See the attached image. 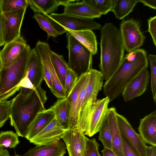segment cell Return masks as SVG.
Returning a JSON list of instances; mask_svg holds the SVG:
<instances>
[{
	"instance_id": "obj_24",
	"label": "cell",
	"mask_w": 156,
	"mask_h": 156,
	"mask_svg": "<svg viewBox=\"0 0 156 156\" xmlns=\"http://www.w3.org/2000/svg\"><path fill=\"white\" fill-rule=\"evenodd\" d=\"M48 109L54 112L55 118L60 126L65 130L68 129L70 105L66 98L58 99Z\"/></svg>"
},
{
	"instance_id": "obj_21",
	"label": "cell",
	"mask_w": 156,
	"mask_h": 156,
	"mask_svg": "<svg viewBox=\"0 0 156 156\" xmlns=\"http://www.w3.org/2000/svg\"><path fill=\"white\" fill-rule=\"evenodd\" d=\"M66 149L64 142L60 140L51 144L36 145L22 156H63Z\"/></svg>"
},
{
	"instance_id": "obj_48",
	"label": "cell",
	"mask_w": 156,
	"mask_h": 156,
	"mask_svg": "<svg viewBox=\"0 0 156 156\" xmlns=\"http://www.w3.org/2000/svg\"><path fill=\"white\" fill-rule=\"evenodd\" d=\"M1 0H0V12H1Z\"/></svg>"
},
{
	"instance_id": "obj_11",
	"label": "cell",
	"mask_w": 156,
	"mask_h": 156,
	"mask_svg": "<svg viewBox=\"0 0 156 156\" xmlns=\"http://www.w3.org/2000/svg\"><path fill=\"white\" fill-rule=\"evenodd\" d=\"M27 9L2 13L5 44L20 36V29Z\"/></svg>"
},
{
	"instance_id": "obj_13",
	"label": "cell",
	"mask_w": 156,
	"mask_h": 156,
	"mask_svg": "<svg viewBox=\"0 0 156 156\" xmlns=\"http://www.w3.org/2000/svg\"><path fill=\"white\" fill-rule=\"evenodd\" d=\"M150 78V73L147 69L134 77L124 87L121 93L124 101H130L144 93L147 89Z\"/></svg>"
},
{
	"instance_id": "obj_37",
	"label": "cell",
	"mask_w": 156,
	"mask_h": 156,
	"mask_svg": "<svg viewBox=\"0 0 156 156\" xmlns=\"http://www.w3.org/2000/svg\"><path fill=\"white\" fill-rule=\"evenodd\" d=\"M11 101L0 102V128L9 118Z\"/></svg>"
},
{
	"instance_id": "obj_42",
	"label": "cell",
	"mask_w": 156,
	"mask_h": 156,
	"mask_svg": "<svg viewBox=\"0 0 156 156\" xmlns=\"http://www.w3.org/2000/svg\"><path fill=\"white\" fill-rule=\"evenodd\" d=\"M5 44L3 20L1 12H0V46Z\"/></svg>"
},
{
	"instance_id": "obj_22",
	"label": "cell",
	"mask_w": 156,
	"mask_h": 156,
	"mask_svg": "<svg viewBox=\"0 0 156 156\" xmlns=\"http://www.w3.org/2000/svg\"><path fill=\"white\" fill-rule=\"evenodd\" d=\"M55 117L54 112L48 109L38 113L31 123L25 138L30 140L45 128Z\"/></svg>"
},
{
	"instance_id": "obj_39",
	"label": "cell",
	"mask_w": 156,
	"mask_h": 156,
	"mask_svg": "<svg viewBox=\"0 0 156 156\" xmlns=\"http://www.w3.org/2000/svg\"><path fill=\"white\" fill-rule=\"evenodd\" d=\"M122 140L124 156H139L136 151L122 136Z\"/></svg>"
},
{
	"instance_id": "obj_17",
	"label": "cell",
	"mask_w": 156,
	"mask_h": 156,
	"mask_svg": "<svg viewBox=\"0 0 156 156\" xmlns=\"http://www.w3.org/2000/svg\"><path fill=\"white\" fill-rule=\"evenodd\" d=\"M138 130L146 144L156 146V110L140 119Z\"/></svg>"
},
{
	"instance_id": "obj_47",
	"label": "cell",
	"mask_w": 156,
	"mask_h": 156,
	"mask_svg": "<svg viewBox=\"0 0 156 156\" xmlns=\"http://www.w3.org/2000/svg\"><path fill=\"white\" fill-rule=\"evenodd\" d=\"M2 67V62L1 57V51H0V69L1 70Z\"/></svg>"
},
{
	"instance_id": "obj_18",
	"label": "cell",
	"mask_w": 156,
	"mask_h": 156,
	"mask_svg": "<svg viewBox=\"0 0 156 156\" xmlns=\"http://www.w3.org/2000/svg\"><path fill=\"white\" fill-rule=\"evenodd\" d=\"M116 110L114 107L108 108L107 118L112 138V150L117 156H124L123 150L122 136L116 119Z\"/></svg>"
},
{
	"instance_id": "obj_15",
	"label": "cell",
	"mask_w": 156,
	"mask_h": 156,
	"mask_svg": "<svg viewBox=\"0 0 156 156\" xmlns=\"http://www.w3.org/2000/svg\"><path fill=\"white\" fill-rule=\"evenodd\" d=\"M66 130L60 126L55 117L45 128L29 141L36 145L53 144L60 140Z\"/></svg>"
},
{
	"instance_id": "obj_23",
	"label": "cell",
	"mask_w": 156,
	"mask_h": 156,
	"mask_svg": "<svg viewBox=\"0 0 156 156\" xmlns=\"http://www.w3.org/2000/svg\"><path fill=\"white\" fill-rule=\"evenodd\" d=\"M76 1L63 0H27L30 8L36 13H41L47 16L57 11L60 5L64 6Z\"/></svg>"
},
{
	"instance_id": "obj_1",
	"label": "cell",
	"mask_w": 156,
	"mask_h": 156,
	"mask_svg": "<svg viewBox=\"0 0 156 156\" xmlns=\"http://www.w3.org/2000/svg\"><path fill=\"white\" fill-rule=\"evenodd\" d=\"M46 92L41 87L35 90L21 87L11 102L9 119L18 136L25 137L37 114L45 110Z\"/></svg>"
},
{
	"instance_id": "obj_46",
	"label": "cell",
	"mask_w": 156,
	"mask_h": 156,
	"mask_svg": "<svg viewBox=\"0 0 156 156\" xmlns=\"http://www.w3.org/2000/svg\"><path fill=\"white\" fill-rule=\"evenodd\" d=\"M0 156H21L16 154L15 156L11 155L6 149L2 148L0 149Z\"/></svg>"
},
{
	"instance_id": "obj_32",
	"label": "cell",
	"mask_w": 156,
	"mask_h": 156,
	"mask_svg": "<svg viewBox=\"0 0 156 156\" xmlns=\"http://www.w3.org/2000/svg\"><path fill=\"white\" fill-rule=\"evenodd\" d=\"M117 0H83L102 15H106L111 10Z\"/></svg>"
},
{
	"instance_id": "obj_33",
	"label": "cell",
	"mask_w": 156,
	"mask_h": 156,
	"mask_svg": "<svg viewBox=\"0 0 156 156\" xmlns=\"http://www.w3.org/2000/svg\"><path fill=\"white\" fill-rule=\"evenodd\" d=\"M99 132L98 140L101 141L104 148L112 149V138L107 118Z\"/></svg>"
},
{
	"instance_id": "obj_2",
	"label": "cell",
	"mask_w": 156,
	"mask_h": 156,
	"mask_svg": "<svg viewBox=\"0 0 156 156\" xmlns=\"http://www.w3.org/2000/svg\"><path fill=\"white\" fill-rule=\"evenodd\" d=\"M148 62L146 51L139 49L124 57L118 68L103 86L105 95L110 101L118 97L128 83L136 75L147 69Z\"/></svg>"
},
{
	"instance_id": "obj_7",
	"label": "cell",
	"mask_w": 156,
	"mask_h": 156,
	"mask_svg": "<svg viewBox=\"0 0 156 156\" xmlns=\"http://www.w3.org/2000/svg\"><path fill=\"white\" fill-rule=\"evenodd\" d=\"M119 30L125 49L129 53L139 49L143 45L145 37L136 20L133 19L123 20L120 23Z\"/></svg>"
},
{
	"instance_id": "obj_10",
	"label": "cell",
	"mask_w": 156,
	"mask_h": 156,
	"mask_svg": "<svg viewBox=\"0 0 156 156\" xmlns=\"http://www.w3.org/2000/svg\"><path fill=\"white\" fill-rule=\"evenodd\" d=\"M116 116L118 125L122 136L139 156H146L147 146L140 135L135 131L124 116L117 112Z\"/></svg>"
},
{
	"instance_id": "obj_41",
	"label": "cell",
	"mask_w": 156,
	"mask_h": 156,
	"mask_svg": "<svg viewBox=\"0 0 156 156\" xmlns=\"http://www.w3.org/2000/svg\"><path fill=\"white\" fill-rule=\"evenodd\" d=\"M20 88L21 87H24L34 90L36 89L26 74L25 77L20 82Z\"/></svg>"
},
{
	"instance_id": "obj_12",
	"label": "cell",
	"mask_w": 156,
	"mask_h": 156,
	"mask_svg": "<svg viewBox=\"0 0 156 156\" xmlns=\"http://www.w3.org/2000/svg\"><path fill=\"white\" fill-rule=\"evenodd\" d=\"M110 102L107 97L97 99L90 113L87 135L91 137L99 131L107 118Z\"/></svg>"
},
{
	"instance_id": "obj_28",
	"label": "cell",
	"mask_w": 156,
	"mask_h": 156,
	"mask_svg": "<svg viewBox=\"0 0 156 156\" xmlns=\"http://www.w3.org/2000/svg\"><path fill=\"white\" fill-rule=\"evenodd\" d=\"M50 55L53 67L65 89V76L69 68L68 64L62 55H58L51 50L50 51Z\"/></svg>"
},
{
	"instance_id": "obj_25",
	"label": "cell",
	"mask_w": 156,
	"mask_h": 156,
	"mask_svg": "<svg viewBox=\"0 0 156 156\" xmlns=\"http://www.w3.org/2000/svg\"><path fill=\"white\" fill-rule=\"evenodd\" d=\"M27 45L25 40L20 36L13 41L5 44L4 48L1 51L2 65L17 57Z\"/></svg>"
},
{
	"instance_id": "obj_8",
	"label": "cell",
	"mask_w": 156,
	"mask_h": 156,
	"mask_svg": "<svg viewBox=\"0 0 156 156\" xmlns=\"http://www.w3.org/2000/svg\"><path fill=\"white\" fill-rule=\"evenodd\" d=\"M42 63L47 68L51 75L52 87L50 89L53 94L58 99L66 98L67 95L53 67L50 55L51 50L48 44L38 41L34 48Z\"/></svg>"
},
{
	"instance_id": "obj_4",
	"label": "cell",
	"mask_w": 156,
	"mask_h": 156,
	"mask_svg": "<svg viewBox=\"0 0 156 156\" xmlns=\"http://www.w3.org/2000/svg\"><path fill=\"white\" fill-rule=\"evenodd\" d=\"M31 49L27 44L16 58L2 65L0 72V101L7 99L20 89V84L26 75Z\"/></svg>"
},
{
	"instance_id": "obj_29",
	"label": "cell",
	"mask_w": 156,
	"mask_h": 156,
	"mask_svg": "<svg viewBox=\"0 0 156 156\" xmlns=\"http://www.w3.org/2000/svg\"><path fill=\"white\" fill-rule=\"evenodd\" d=\"M139 0H117L111 11L116 18L120 20L124 19L133 10Z\"/></svg>"
},
{
	"instance_id": "obj_35",
	"label": "cell",
	"mask_w": 156,
	"mask_h": 156,
	"mask_svg": "<svg viewBox=\"0 0 156 156\" xmlns=\"http://www.w3.org/2000/svg\"><path fill=\"white\" fill-rule=\"evenodd\" d=\"M99 146L95 138L89 139L87 137L86 148L83 156H101L99 151Z\"/></svg>"
},
{
	"instance_id": "obj_38",
	"label": "cell",
	"mask_w": 156,
	"mask_h": 156,
	"mask_svg": "<svg viewBox=\"0 0 156 156\" xmlns=\"http://www.w3.org/2000/svg\"><path fill=\"white\" fill-rule=\"evenodd\" d=\"M148 31L152 37L153 43L156 46V16L150 17L147 20Z\"/></svg>"
},
{
	"instance_id": "obj_16",
	"label": "cell",
	"mask_w": 156,
	"mask_h": 156,
	"mask_svg": "<svg viewBox=\"0 0 156 156\" xmlns=\"http://www.w3.org/2000/svg\"><path fill=\"white\" fill-rule=\"evenodd\" d=\"M88 76V72L81 75L66 97L70 105V113L69 129H77L78 112L77 104L80 91Z\"/></svg>"
},
{
	"instance_id": "obj_40",
	"label": "cell",
	"mask_w": 156,
	"mask_h": 156,
	"mask_svg": "<svg viewBox=\"0 0 156 156\" xmlns=\"http://www.w3.org/2000/svg\"><path fill=\"white\" fill-rule=\"evenodd\" d=\"M42 64L43 67V80L45 81L48 86L51 89L52 87V80L51 75L45 66L42 63Z\"/></svg>"
},
{
	"instance_id": "obj_9",
	"label": "cell",
	"mask_w": 156,
	"mask_h": 156,
	"mask_svg": "<svg viewBox=\"0 0 156 156\" xmlns=\"http://www.w3.org/2000/svg\"><path fill=\"white\" fill-rule=\"evenodd\" d=\"M49 17L59 23L67 30L79 31L86 30H99L101 26L94 19L85 18L63 13H51Z\"/></svg>"
},
{
	"instance_id": "obj_34",
	"label": "cell",
	"mask_w": 156,
	"mask_h": 156,
	"mask_svg": "<svg viewBox=\"0 0 156 156\" xmlns=\"http://www.w3.org/2000/svg\"><path fill=\"white\" fill-rule=\"evenodd\" d=\"M149 60L151 72V88L154 101H156V56L150 54Z\"/></svg>"
},
{
	"instance_id": "obj_3",
	"label": "cell",
	"mask_w": 156,
	"mask_h": 156,
	"mask_svg": "<svg viewBox=\"0 0 156 156\" xmlns=\"http://www.w3.org/2000/svg\"><path fill=\"white\" fill-rule=\"evenodd\" d=\"M100 71L106 80L115 73L124 57L125 47L119 29L111 23L101 28Z\"/></svg>"
},
{
	"instance_id": "obj_36",
	"label": "cell",
	"mask_w": 156,
	"mask_h": 156,
	"mask_svg": "<svg viewBox=\"0 0 156 156\" xmlns=\"http://www.w3.org/2000/svg\"><path fill=\"white\" fill-rule=\"evenodd\" d=\"M78 78L77 74L69 68L65 76V90L67 95L69 94Z\"/></svg>"
},
{
	"instance_id": "obj_45",
	"label": "cell",
	"mask_w": 156,
	"mask_h": 156,
	"mask_svg": "<svg viewBox=\"0 0 156 156\" xmlns=\"http://www.w3.org/2000/svg\"><path fill=\"white\" fill-rule=\"evenodd\" d=\"M102 155L101 156H117L112 149L104 148L101 151Z\"/></svg>"
},
{
	"instance_id": "obj_26",
	"label": "cell",
	"mask_w": 156,
	"mask_h": 156,
	"mask_svg": "<svg viewBox=\"0 0 156 156\" xmlns=\"http://www.w3.org/2000/svg\"><path fill=\"white\" fill-rule=\"evenodd\" d=\"M33 17L37 22L40 28L47 34L48 37H57L67 30L59 23L51 18L39 13L34 14Z\"/></svg>"
},
{
	"instance_id": "obj_31",
	"label": "cell",
	"mask_w": 156,
	"mask_h": 156,
	"mask_svg": "<svg viewBox=\"0 0 156 156\" xmlns=\"http://www.w3.org/2000/svg\"><path fill=\"white\" fill-rule=\"evenodd\" d=\"M28 5L27 0H1L2 13L8 12L27 9Z\"/></svg>"
},
{
	"instance_id": "obj_30",
	"label": "cell",
	"mask_w": 156,
	"mask_h": 156,
	"mask_svg": "<svg viewBox=\"0 0 156 156\" xmlns=\"http://www.w3.org/2000/svg\"><path fill=\"white\" fill-rule=\"evenodd\" d=\"M18 136L16 133L11 131H1L0 133V149L15 148L20 143Z\"/></svg>"
},
{
	"instance_id": "obj_27",
	"label": "cell",
	"mask_w": 156,
	"mask_h": 156,
	"mask_svg": "<svg viewBox=\"0 0 156 156\" xmlns=\"http://www.w3.org/2000/svg\"><path fill=\"white\" fill-rule=\"evenodd\" d=\"M67 31L79 42L86 48L92 55L97 52V43L96 37L92 30L74 31L68 30Z\"/></svg>"
},
{
	"instance_id": "obj_5",
	"label": "cell",
	"mask_w": 156,
	"mask_h": 156,
	"mask_svg": "<svg viewBox=\"0 0 156 156\" xmlns=\"http://www.w3.org/2000/svg\"><path fill=\"white\" fill-rule=\"evenodd\" d=\"M88 73V80L81 105L78 110L77 129L87 135L89 117L97 101L99 92L103 85V79L99 71L91 69Z\"/></svg>"
},
{
	"instance_id": "obj_20",
	"label": "cell",
	"mask_w": 156,
	"mask_h": 156,
	"mask_svg": "<svg viewBox=\"0 0 156 156\" xmlns=\"http://www.w3.org/2000/svg\"><path fill=\"white\" fill-rule=\"evenodd\" d=\"M63 13L81 18L94 19L100 18L102 14L85 2H71L64 6Z\"/></svg>"
},
{
	"instance_id": "obj_49",
	"label": "cell",
	"mask_w": 156,
	"mask_h": 156,
	"mask_svg": "<svg viewBox=\"0 0 156 156\" xmlns=\"http://www.w3.org/2000/svg\"><path fill=\"white\" fill-rule=\"evenodd\" d=\"M0 92H1V87H0ZM0 102H1L0 101Z\"/></svg>"
},
{
	"instance_id": "obj_43",
	"label": "cell",
	"mask_w": 156,
	"mask_h": 156,
	"mask_svg": "<svg viewBox=\"0 0 156 156\" xmlns=\"http://www.w3.org/2000/svg\"><path fill=\"white\" fill-rule=\"evenodd\" d=\"M139 2H141L144 5L148 6L151 8L156 9V0H139Z\"/></svg>"
},
{
	"instance_id": "obj_19",
	"label": "cell",
	"mask_w": 156,
	"mask_h": 156,
	"mask_svg": "<svg viewBox=\"0 0 156 156\" xmlns=\"http://www.w3.org/2000/svg\"><path fill=\"white\" fill-rule=\"evenodd\" d=\"M26 74L36 89L41 87L43 80L42 65L34 48L31 50L29 57Z\"/></svg>"
},
{
	"instance_id": "obj_6",
	"label": "cell",
	"mask_w": 156,
	"mask_h": 156,
	"mask_svg": "<svg viewBox=\"0 0 156 156\" xmlns=\"http://www.w3.org/2000/svg\"><path fill=\"white\" fill-rule=\"evenodd\" d=\"M66 36L69 52L67 64L79 77L92 69V54L68 31Z\"/></svg>"
},
{
	"instance_id": "obj_50",
	"label": "cell",
	"mask_w": 156,
	"mask_h": 156,
	"mask_svg": "<svg viewBox=\"0 0 156 156\" xmlns=\"http://www.w3.org/2000/svg\"><path fill=\"white\" fill-rule=\"evenodd\" d=\"M1 70L0 69V71H1Z\"/></svg>"
},
{
	"instance_id": "obj_14",
	"label": "cell",
	"mask_w": 156,
	"mask_h": 156,
	"mask_svg": "<svg viewBox=\"0 0 156 156\" xmlns=\"http://www.w3.org/2000/svg\"><path fill=\"white\" fill-rule=\"evenodd\" d=\"M84 133L76 129L66 130L62 136L67 150L69 156H83L86 145Z\"/></svg>"
},
{
	"instance_id": "obj_44",
	"label": "cell",
	"mask_w": 156,
	"mask_h": 156,
	"mask_svg": "<svg viewBox=\"0 0 156 156\" xmlns=\"http://www.w3.org/2000/svg\"><path fill=\"white\" fill-rule=\"evenodd\" d=\"M146 156H156V146H147Z\"/></svg>"
}]
</instances>
